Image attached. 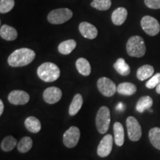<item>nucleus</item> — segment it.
Instances as JSON below:
<instances>
[{"instance_id": "1", "label": "nucleus", "mask_w": 160, "mask_h": 160, "mask_svg": "<svg viewBox=\"0 0 160 160\" xmlns=\"http://www.w3.org/2000/svg\"><path fill=\"white\" fill-rule=\"evenodd\" d=\"M36 57V53L33 50L22 48L16 50L9 56L8 62L11 67H23L31 64Z\"/></svg>"}, {"instance_id": "2", "label": "nucleus", "mask_w": 160, "mask_h": 160, "mask_svg": "<svg viewBox=\"0 0 160 160\" xmlns=\"http://www.w3.org/2000/svg\"><path fill=\"white\" fill-rule=\"evenodd\" d=\"M37 75L45 82H52L59 79L60 70L54 63L45 62L38 68Z\"/></svg>"}, {"instance_id": "3", "label": "nucleus", "mask_w": 160, "mask_h": 160, "mask_svg": "<svg viewBox=\"0 0 160 160\" xmlns=\"http://www.w3.org/2000/svg\"><path fill=\"white\" fill-rule=\"evenodd\" d=\"M126 51L130 57L140 58L145 54L146 47L144 39L139 36H133L128 40Z\"/></svg>"}, {"instance_id": "4", "label": "nucleus", "mask_w": 160, "mask_h": 160, "mask_svg": "<svg viewBox=\"0 0 160 160\" xmlns=\"http://www.w3.org/2000/svg\"><path fill=\"white\" fill-rule=\"evenodd\" d=\"M111 123V113L106 106H102L99 108L96 117V125L98 131L104 134L108 131Z\"/></svg>"}, {"instance_id": "5", "label": "nucleus", "mask_w": 160, "mask_h": 160, "mask_svg": "<svg viewBox=\"0 0 160 160\" xmlns=\"http://www.w3.org/2000/svg\"><path fill=\"white\" fill-rule=\"evenodd\" d=\"M73 17V12L68 8H59L51 11L48 15V20L53 25H60L70 20Z\"/></svg>"}, {"instance_id": "6", "label": "nucleus", "mask_w": 160, "mask_h": 160, "mask_svg": "<svg viewBox=\"0 0 160 160\" xmlns=\"http://www.w3.org/2000/svg\"><path fill=\"white\" fill-rule=\"evenodd\" d=\"M141 27L148 35L154 37L160 31V25L157 19L151 16H145L141 20Z\"/></svg>"}, {"instance_id": "7", "label": "nucleus", "mask_w": 160, "mask_h": 160, "mask_svg": "<svg viewBox=\"0 0 160 160\" xmlns=\"http://www.w3.org/2000/svg\"><path fill=\"white\" fill-rule=\"evenodd\" d=\"M126 125L129 139L133 142L139 141L142 137V128L137 119L133 117H128Z\"/></svg>"}, {"instance_id": "8", "label": "nucleus", "mask_w": 160, "mask_h": 160, "mask_svg": "<svg viewBox=\"0 0 160 160\" xmlns=\"http://www.w3.org/2000/svg\"><path fill=\"white\" fill-rule=\"evenodd\" d=\"M97 88L100 93L107 97H112L117 91L116 84L107 77H101L98 79Z\"/></svg>"}, {"instance_id": "9", "label": "nucleus", "mask_w": 160, "mask_h": 160, "mask_svg": "<svg viewBox=\"0 0 160 160\" xmlns=\"http://www.w3.org/2000/svg\"><path fill=\"white\" fill-rule=\"evenodd\" d=\"M80 131L77 127L71 126L63 135V143L68 148H73L79 142Z\"/></svg>"}, {"instance_id": "10", "label": "nucleus", "mask_w": 160, "mask_h": 160, "mask_svg": "<svg viewBox=\"0 0 160 160\" xmlns=\"http://www.w3.org/2000/svg\"><path fill=\"white\" fill-rule=\"evenodd\" d=\"M8 99L10 103L15 105H23L29 102L30 96L27 92L21 90H15L9 93Z\"/></svg>"}, {"instance_id": "11", "label": "nucleus", "mask_w": 160, "mask_h": 160, "mask_svg": "<svg viewBox=\"0 0 160 160\" xmlns=\"http://www.w3.org/2000/svg\"><path fill=\"white\" fill-rule=\"evenodd\" d=\"M113 138L111 134H107L102 138L97 148V154L100 157H108L112 151Z\"/></svg>"}, {"instance_id": "12", "label": "nucleus", "mask_w": 160, "mask_h": 160, "mask_svg": "<svg viewBox=\"0 0 160 160\" xmlns=\"http://www.w3.org/2000/svg\"><path fill=\"white\" fill-rule=\"evenodd\" d=\"M62 97L61 90L57 87L48 88L43 92V99L45 102L48 104H55L58 102Z\"/></svg>"}, {"instance_id": "13", "label": "nucleus", "mask_w": 160, "mask_h": 160, "mask_svg": "<svg viewBox=\"0 0 160 160\" xmlns=\"http://www.w3.org/2000/svg\"><path fill=\"white\" fill-rule=\"evenodd\" d=\"M79 30L81 34L86 39H93L97 37L98 31L97 28L92 24L87 22H82L79 24Z\"/></svg>"}, {"instance_id": "14", "label": "nucleus", "mask_w": 160, "mask_h": 160, "mask_svg": "<svg viewBox=\"0 0 160 160\" xmlns=\"http://www.w3.org/2000/svg\"><path fill=\"white\" fill-rule=\"evenodd\" d=\"M128 17V11L125 8L119 7L113 11L111 14V21L115 25H122Z\"/></svg>"}, {"instance_id": "15", "label": "nucleus", "mask_w": 160, "mask_h": 160, "mask_svg": "<svg viewBox=\"0 0 160 160\" xmlns=\"http://www.w3.org/2000/svg\"><path fill=\"white\" fill-rule=\"evenodd\" d=\"M0 36L6 41H14L18 37V33L14 28L8 25H3L0 28Z\"/></svg>"}, {"instance_id": "16", "label": "nucleus", "mask_w": 160, "mask_h": 160, "mask_svg": "<svg viewBox=\"0 0 160 160\" xmlns=\"http://www.w3.org/2000/svg\"><path fill=\"white\" fill-rule=\"evenodd\" d=\"M113 133H114V141L117 146H122L125 142V131L122 125L120 122L114 123L113 125Z\"/></svg>"}, {"instance_id": "17", "label": "nucleus", "mask_w": 160, "mask_h": 160, "mask_svg": "<svg viewBox=\"0 0 160 160\" xmlns=\"http://www.w3.org/2000/svg\"><path fill=\"white\" fill-rule=\"evenodd\" d=\"M77 47V42L74 39H68L62 42L58 46V51L61 54L68 55Z\"/></svg>"}, {"instance_id": "18", "label": "nucleus", "mask_w": 160, "mask_h": 160, "mask_svg": "<svg viewBox=\"0 0 160 160\" xmlns=\"http://www.w3.org/2000/svg\"><path fill=\"white\" fill-rule=\"evenodd\" d=\"M76 67L80 74L85 77L90 75L91 72V67L89 62L85 58H79L76 62Z\"/></svg>"}, {"instance_id": "19", "label": "nucleus", "mask_w": 160, "mask_h": 160, "mask_svg": "<svg viewBox=\"0 0 160 160\" xmlns=\"http://www.w3.org/2000/svg\"><path fill=\"white\" fill-rule=\"evenodd\" d=\"M137 90V86L131 82H122L117 86L118 93L124 96L133 95Z\"/></svg>"}, {"instance_id": "20", "label": "nucleus", "mask_w": 160, "mask_h": 160, "mask_svg": "<svg viewBox=\"0 0 160 160\" xmlns=\"http://www.w3.org/2000/svg\"><path fill=\"white\" fill-rule=\"evenodd\" d=\"M154 73V68L150 65H145L141 66L139 69L137 70V77L138 79L140 81H144V80L149 79L152 77Z\"/></svg>"}, {"instance_id": "21", "label": "nucleus", "mask_w": 160, "mask_h": 160, "mask_svg": "<svg viewBox=\"0 0 160 160\" xmlns=\"http://www.w3.org/2000/svg\"><path fill=\"white\" fill-rule=\"evenodd\" d=\"M113 68L117 71V73L123 77L128 76L131 73V68L123 58L118 59L113 65Z\"/></svg>"}, {"instance_id": "22", "label": "nucleus", "mask_w": 160, "mask_h": 160, "mask_svg": "<svg viewBox=\"0 0 160 160\" xmlns=\"http://www.w3.org/2000/svg\"><path fill=\"white\" fill-rule=\"evenodd\" d=\"M25 126L28 131L31 133H38L41 130V122L35 117H29L25 119Z\"/></svg>"}, {"instance_id": "23", "label": "nucleus", "mask_w": 160, "mask_h": 160, "mask_svg": "<svg viewBox=\"0 0 160 160\" xmlns=\"http://www.w3.org/2000/svg\"><path fill=\"white\" fill-rule=\"evenodd\" d=\"M153 105V99L149 96H145L138 100L136 109L139 113H143L146 110H149Z\"/></svg>"}, {"instance_id": "24", "label": "nucleus", "mask_w": 160, "mask_h": 160, "mask_svg": "<svg viewBox=\"0 0 160 160\" xmlns=\"http://www.w3.org/2000/svg\"><path fill=\"white\" fill-rule=\"evenodd\" d=\"M83 104V99L81 94L77 93L74 96L73 100H72L69 108V114L71 116H74L77 114L81 109Z\"/></svg>"}, {"instance_id": "25", "label": "nucleus", "mask_w": 160, "mask_h": 160, "mask_svg": "<svg viewBox=\"0 0 160 160\" xmlns=\"http://www.w3.org/2000/svg\"><path fill=\"white\" fill-rule=\"evenodd\" d=\"M149 139L155 148L160 150V128L155 127L150 130Z\"/></svg>"}, {"instance_id": "26", "label": "nucleus", "mask_w": 160, "mask_h": 160, "mask_svg": "<svg viewBox=\"0 0 160 160\" xmlns=\"http://www.w3.org/2000/svg\"><path fill=\"white\" fill-rule=\"evenodd\" d=\"M17 141L14 137L12 136H8L5 138H4L1 142V149L3 151L9 152L13 150L17 145Z\"/></svg>"}, {"instance_id": "27", "label": "nucleus", "mask_w": 160, "mask_h": 160, "mask_svg": "<svg viewBox=\"0 0 160 160\" xmlns=\"http://www.w3.org/2000/svg\"><path fill=\"white\" fill-rule=\"evenodd\" d=\"M33 146V141L29 137H25L20 139L19 142L17 145V148L20 153H27L31 149Z\"/></svg>"}, {"instance_id": "28", "label": "nucleus", "mask_w": 160, "mask_h": 160, "mask_svg": "<svg viewBox=\"0 0 160 160\" xmlns=\"http://www.w3.org/2000/svg\"><path fill=\"white\" fill-rule=\"evenodd\" d=\"M91 5L98 11H107L111 8V0H93Z\"/></svg>"}, {"instance_id": "29", "label": "nucleus", "mask_w": 160, "mask_h": 160, "mask_svg": "<svg viewBox=\"0 0 160 160\" xmlns=\"http://www.w3.org/2000/svg\"><path fill=\"white\" fill-rule=\"evenodd\" d=\"M14 5V0H0V13H8L13 8Z\"/></svg>"}, {"instance_id": "30", "label": "nucleus", "mask_w": 160, "mask_h": 160, "mask_svg": "<svg viewBox=\"0 0 160 160\" xmlns=\"http://www.w3.org/2000/svg\"><path fill=\"white\" fill-rule=\"evenodd\" d=\"M160 82V73H156L153 75L148 81L146 82V88L148 89H153L154 88H157V85H159Z\"/></svg>"}, {"instance_id": "31", "label": "nucleus", "mask_w": 160, "mask_h": 160, "mask_svg": "<svg viewBox=\"0 0 160 160\" xmlns=\"http://www.w3.org/2000/svg\"><path fill=\"white\" fill-rule=\"evenodd\" d=\"M145 4L151 9H160V0H145Z\"/></svg>"}, {"instance_id": "32", "label": "nucleus", "mask_w": 160, "mask_h": 160, "mask_svg": "<svg viewBox=\"0 0 160 160\" xmlns=\"http://www.w3.org/2000/svg\"><path fill=\"white\" fill-rule=\"evenodd\" d=\"M4 111V104L2 100H0V116L2 115Z\"/></svg>"}, {"instance_id": "33", "label": "nucleus", "mask_w": 160, "mask_h": 160, "mask_svg": "<svg viewBox=\"0 0 160 160\" xmlns=\"http://www.w3.org/2000/svg\"><path fill=\"white\" fill-rule=\"evenodd\" d=\"M156 91H157V93H158V94H160V82L159 85H157V88H156Z\"/></svg>"}]
</instances>
